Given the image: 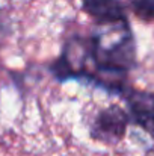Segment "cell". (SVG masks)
<instances>
[{
  "label": "cell",
  "mask_w": 154,
  "mask_h": 156,
  "mask_svg": "<svg viewBox=\"0 0 154 156\" xmlns=\"http://www.w3.org/2000/svg\"><path fill=\"white\" fill-rule=\"evenodd\" d=\"M130 121L132 118L128 111L118 105H112L94 117L91 124V136L104 144H115L124 138Z\"/></svg>",
  "instance_id": "2"
},
{
  "label": "cell",
  "mask_w": 154,
  "mask_h": 156,
  "mask_svg": "<svg viewBox=\"0 0 154 156\" xmlns=\"http://www.w3.org/2000/svg\"><path fill=\"white\" fill-rule=\"evenodd\" d=\"M132 11L147 21H154V0H127Z\"/></svg>",
  "instance_id": "5"
},
{
  "label": "cell",
  "mask_w": 154,
  "mask_h": 156,
  "mask_svg": "<svg viewBox=\"0 0 154 156\" xmlns=\"http://www.w3.org/2000/svg\"><path fill=\"white\" fill-rule=\"evenodd\" d=\"M86 59L94 64L91 82L107 91L121 94L124 80L136 64V44L128 21L98 24L83 40Z\"/></svg>",
  "instance_id": "1"
},
{
  "label": "cell",
  "mask_w": 154,
  "mask_h": 156,
  "mask_svg": "<svg viewBox=\"0 0 154 156\" xmlns=\"http://www.w3.org/2000/svg\"><path fill=\"white\" fill-rule=\"evenodd\" d=\"M119 96L127 103L132 121L141 126L154 140V94L125 87Z\"/></svg>",
  "instance_id": "3"
},
{
  "label": "cell",
  "mask_w": 154,
  "mask_h": 156,
  "mask_svg": "<svg viewBox=\"0 0 154 156\" xmlns=\"http://www.w3.org/2000/svg\"><path fill=\"white\" fill-rule=\"evenodd\" d=\"M83 12L98 24L128 21L125 8L121 0H80Z\"/></svg>",
  "instance_id": "4"
}]
</instances>
